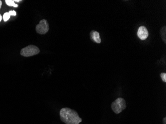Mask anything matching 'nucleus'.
Instances as JSON below:
<instances>
[{
    "label": "nucleus",
    "mask_w": 166,
    "mask_h": 124,
    "mask_svg": "<svg viewBox=\"0 0 166 124\" xmlns=\"http://www.w3.org/2000/svg\"><path fill=\"white\" fill-rule=\"evenodd\" d=\"M60 119L66 124H79L82 119L77 112L69 108H63L60 111Z\"/></svg>",
    "instance_id": "obj_1"
},
{
    "label": "nucleus",
    "mask_w": 166,
    "mask_h": 124,
    "mask_svg": "<svg viewBox=\"0 0 166 124\" xmlns=\"http://www.w3.org/2000/svg\"><path fill=\"white\" fill-rule=\"evenodd\" d=\"M111 109L116 114H119L126 107L125 99L119 97L111 104Z\"/></svg>",
    "instance_id": "obj_2"
},
{
    "label": "nucleus",
    "mask_w": 166,
    "mask_h": 124,
    "mask_svg": "<svg viewBox=\"0 0 166 124\" xmlns=\"http://www.w3.org/2000/svg\"><path fill=\"white\" fill-rule=\"evenodd\" d=\"M40 52V50L38 47L33 45H30L22 49L21 55L22 56L28 57L37 55Z\"/></svg>",
    "instance_id": "obj_3"
},
{
    "label": "nucleus",
    "mask_w": 166,
    "mask_h": 124,
    "mask_svg": "<svg viewBox=\"0 0 166 124\" xmlns=\"http://www.w3.org/2000/svg\"><path fill=\"white\" fill-rule=\"evenodd\" d=\"M36 31L40 34H45L49 30V25L46 19H42L36 27Z\"/></svg>",
    "instance_id": "obj_4"
},
{
    "label": "nucleus",
    "mask_w": 166,
    "mask_h": 124,
    "mask_svg": "<svg viewBox=\"0 0 166 124\" xmlns=\"http://www.w3.org/2000/svg\"><path fill=\"white\" fill-rule=\"evenodd\" d=\"M149 35V32L147 28L143 25L140 27L138 29L137 36L140 39L145 40Z\"/></svg>",
    "instance_id": "obj_5"
},
{
    "label": "nucleus",
    "mask_w": 166,
    "mask_h": 124,
    "mask_svg": "<svg viewBox=\"0 0 166 124\" xmlns=\"http://www.w3.org/2000/svg\"><path fill=\"white\" fill-rule=\"evenodd\" d=\"M90 38L91 39L95 42L98 44L101 43V38L100 37V33L97 31L93 30L91 32Z\"/></svg>",
    "instance_id": "obj_6"
},
{
    "label": "nucleus",
    "mask_w": 166,
    "mask_h": 124,
    "mask_svg": "<svg viewBox=\"0 0 166 124\" xmlns=\"http://www.w3.org/2000/svg\"><path fill=\"white\" fill-rule=\"evenodd\" d=\"M166 27L164 26L160 29V35L161 36L162 39L166 43Z\"/></svg>",
    "instance_id": "obj_7"
},
{
    "label": "nucleus",
    "mask_w": 166,
    "mask_h": 124,
    "mask_svg": "<svg viewBox=\"0 0 166 124\" xmlns=\"http://www.w3.org/2000/svg\"><path fill=\"white\" fill-rule=\"evenodd\" d=\"M5 2H6V5L9 6H14L15 8H17L18 6V5L14 3V0H6Z\"/></svg>",
    "instance_id": "obj_8"
},
{
    "label": "nucleus",
    "mask_w": 166,
    "mask_h": 124,
    "mask_svg": "<svg viewBox=\"0 0 166 124\" xmlns=\"http://www.w3.org/2000/svg\"><path fill=\"white\" fill-rule=\"evenodd\" d=\"M10 16H11V15H10V14L9 13H6L4 14L3 16V19L4 21L5 22H6L8 21L9 19H10Z\"/></svg>",
    "instance_id": "obj_9"
},
{
    "label": "nucleus",
    "mask_w": 166,
    "mask_h": 124,
    "mask_svg": "<svg viewBox=\"0 0 166 124\" xmlns=\"http://www.w3.org/2000/svg\"><path fill=\"white\" fill-rule=\"evenodd\" d=\"M161 77L162 80H163V82H166V72H162L161 74Z\"/></svg>",
    "instance_id": "obj_10"
},
{
    "label": "nucleus",
    "mask_w": 166,
    "mask_h": 124,
    "mask_svg": "<svg viewBox=\"0 0 166 124\" xmlns=\"http://www.w3.org/2000/svg\"><path fill=\"white\" fill-rule=\"evenodd\" d=\"M9 13L10 14L11 16H15L17 15V13L14 11H10Z\"/></svg>",
    "instance_id": "obj_11"
},
{
    "label": "nucleus",
    "mask_w": 166,
    "mask_h": 124,
    "mask_svg": "<svg viewBox=\"0 0 166 124\" xmlns=\"http://www.w3.org/2000/svg\"><path fill=\"white\" fill-rule=\"evenodd\" d=\"M163 122H164V124H166V118L165 117L164 119H163Z\"/></svg>",
    "instance_id": "obj_12"
},
{
    "label": "nucleus",
    "mask_w": 166,
    "mask_h": 124,
    "mask_svg": "<svg viewBox=\"0 0 166 124\" xmlns=\"http://www.w3.org/2000/svg\"><path fill=\"white\" fill-rule=\"evenodd\" d=\"M2 2L1 0H0V9H1V6H2Z\"/></svg>",
    "instance_id": "obj_13"
},
{
    "label": "nucleus",
    "mask_w": 166,
    "mask_h": 124,
    "mask_svg": "<svg viewBox=\"0 0 166 124\" xmlns=\"http://www.w3.org/2000/svg\"><path fill=\"white\" fill-rule=\"evenodd\" d=\"M2 16H1V14H0V22H1V21H2Z\"/></svg>",
    "instance_id": "obj_14"
},
{
    "label": "nucleus",
    "mask_w": 166,
    "mask_h": 124,
    "mask_svg": "<svg viewBox=\"0 0 166 124\" xmlns=\"http://www.w3.org/2000/svg\"><path fill=\"white\" fill-rule=\"evenodd\" d=\"M19 1H19V0H17V1H16V0H14V2H19Z\"/></svg>",
    "instance_id": "obj_15"
}]
</instances>
